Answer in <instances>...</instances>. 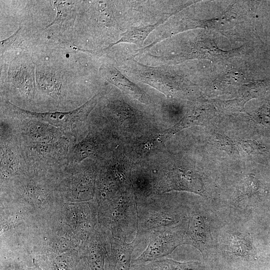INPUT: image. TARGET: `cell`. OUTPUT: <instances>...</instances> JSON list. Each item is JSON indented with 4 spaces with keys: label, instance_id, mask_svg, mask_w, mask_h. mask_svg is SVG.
<instances>
[{
    "label": "cell",
    "instance_id": "obj_1",
    "mask_svg": "<svg viewBox=\"0 0 270 270\" xmlns=\"http://www.w3.org/2000/svg\"><path fill=\"white\" fill-rule=\"evenodd\" d=\"M102 218L114 238L126 240L132 237L137 232L138 215L136 196L130 187L108 200Z\"/></svg>",
    "mask_w": 270,
    "mask_h": 270
},
{
    "label": "cell",
    "instance_id": "obj_2",
    "mask_svg": "<svg viewBox=\"0 0 270 270\" xmlns=\"http://www.w3.org/2000/svg\"><path fill=\"white\" fill-rule=\"evenodd\" d=\"M98 96V95L94 96L81 106L69 112H36L22 110L28 116L56 128L76 144L89 131L88 118L97 104Z\"/></svg>",
    "mask_w": 270,
    "mask_h": 270
},
{
    "label": "cell",
    "instance_id": "obj_3",
    "mask_svg": "<svg viewBox=\"0 0 270 270\" xmlns=\"http://www.w3.org/2000/svg\"><path fill=\"white\" fill-rule=\"evenodd\" d=\"M188 220L184 218L176 225L159 228L148 232L146 248L132 264H144L170 254L179 246L184 244Z\"/></svg>",
    "mask_w": 270,
    "mask_h": 270
},
{
    "label": "cell",
    "instance_id": "obj_4",
    "mask_svg": "<svg viewBox=\"0 0 270 270\" xmlns=\"http://www.w3.org/2000/svg\"><path fill=\"white\" fill-rule=\"evenodd\" d=\"M137 231L147 234L153 230L176 225L182 220L175 206L162 198L136 199Z\"/></svg>",
    "mask_w": 270,
    "mask_h": 270
},
{
    "label": "cell",
    "instance_id": "obj_5",
    "mask_svg": "<svg viewBox=\"0 0 270 270\" xmlns=\"http://www.w3.org/2000/svg\"><path fill=\"white\" fill-rule=\"evenodd\" d=\"M172 190L202 194L204 188L202 177L192 170L175 168L168 170L157 182L154 192L162 194Z\"/></svg>",
    "mask_w": 270,
    "mask_h": 270
},
{
    "label": "cell",
    "instance_id": "obj_6",
    "mask_svg": "<svg viewBox=\"0 0 270 270\" xmlns=\"http://www.w3.org/2000/svg\"><path fill=\"white\" fill-rule=\"evenodd\" d=\"M0 170L2 176L28 173L18 140L9 127L0 123Z\"/></svg>",
    "mask_w": 270,
    "mask_h": 270
},
{
    "label": "cell",
    "instance_id": "obj_7",
    "mask_svg": "<svg viewBox=\"0 0 270 270\" xmlns=\"http://www.w3.org/2000/svg\"><path fill=\"white\" fill-rule=\"evenodd\" d=\"M187 220L184 244L194 246L204 258L213 243L210 228L202 214L194 208L189 209Z\"/></svg>",
    "mask_w": 270,
    "mask_h": 270
},
{
    "label": "cell",
    "instance_id": "obj_8",
    "mask_svg": "<svg viewBox=\"0 0 270 270\" xmlns=\"http://www.w3.org/2000/svg\"><path fill=\"white\" fill-rule=\"evenodd\" d=\"M148 234L137 231L133 241L128 243L125 240L111 236V254L110 257V270H132V256L140 244L148 239Z\"/></svg>",
    "mask_w": 270,
    "mask_h": 270
},
{
    "label": "cell",
    "instance_id": "obj_9",
    "mask_svg": "<svg viewBox=\"0 0 270 270\" xmlns=\"http://www.w3.org/2000/svg\"><path fill=\"white\" fill-rule=\"evenodd\" d=\"M100 71L108 81L117 86L128 96L142 103L146 104L149 102L148 96L112 64H103Z\"/></svg>",
    "mask_w": 270,
    "mask_h": 270
},
{
    "label": "cell",
    "instance_id": "obj_10",
    "mask_svg": "<svg viewBox=\"0 0 270 270\" xmlns=\"http://www.w3.org/2000/svg\"><path fill=\"white\" fill-rule=\"evenodd\" d=\"M96 132L88 131L86 136L76 144L70 152L68 164L80 163L87 158L96 156L101 150V141Z\"/></svg>",
    "mask_w": 270,
    "mask_h": 270
},
{
    "label": "cell",
    "instance_id": "obj_11",
    "mask_svg": "<svg viewBox=\"0 0 270 270\" xmlns=\"http://www.w3.org/2000/svg\"><path fill=\"white\" fill-rule=\"evenodd\" d=\"M132 270H204L202 264L196 261L178 262L172 259L156 260L148 262L132 264Z\"/></svg>",
    "mask_w": 270,
    "mask_h": 270
},
{
    "label": "cell",
    "instance_id": "obj_12",
    "mask_svg": "<svg viewBox=\"0 0 270 270\" xmlns=\"http://www.w3.org/2000/svg\"><path fill=\"white\" fill-rule=\"evenodd\" d=\"M168 17L162 18L156 23L145 26L136 27L126 30L120 38L102 50H106L114 45L120 42L132 43L141 46L148 36L160 25L164 22Z\"/></svg>",
    "mask_w": 270,
    "mask_h": 270
},
{
    "label": "cell",
    "instance_id": "obj_13",
    "mask_svg": "<svg viewBox=\"0 0 270 270\" xmlns=\"http://www.w3.org/2000/svg\"><path fill=\"white\" fill-rule=\"evenodd\" d=\"M56 8V16L54 21L47 27L54 24L60 25L70 24L75 18L74 2H72L58 1L54 2Z\"/></svg>",
    "mask_w": 270,
    "mask_h": 270
},
{
    "label": "cell",
    "instance_id": "obj_14",
    "mask_svg": "<svg viewBox=\"0 0 270 270\" xmlns=\"http://www.w3.org/2000/svg\"><path fill=\"white\" fill-rule=\"evenodd\" d=\"M229 250L234 255L245 259H250L254 256L250 242L242 236L236 235L232 238Z\"/></svg>",
    "mask_w": 270,
    "mask_h": 270
},
{
    "label": "cell",
    "instance_id": "obj_15",
    "mask_svg": "<svg viewBox=\"0 0 270 270\" xmlns=\"http://www.w3.org/2000/svg\"><path fill=\"white\" fill-rule=\"evenodd\" d=\"M258 182L257 179L253 176H250L244 180L240 184L238 190V198L251 196L258 189Z\"/></svg>",
    "mask_w": 270,
    "mask_h": 270
},
{
    "label": "cell",
    "instance_id": "obj_16",
    "mask_svg": "<svg viewBox=\"0 0 270 270\" xmlns=\"http://www.w3.org/2000/svg\"><path fill=\"white\" fill-rule=\"evenodd\" d=\"M20 28L11 36L0 42V54H3L4 53L10 48L14 44V42L17 39L19 34Z\"/></svg>",
    "mask_w": 270,
    "mask_h": 270
}]
</instances>
